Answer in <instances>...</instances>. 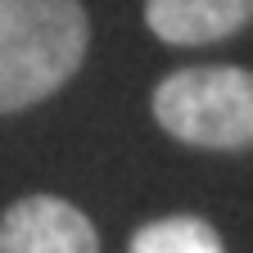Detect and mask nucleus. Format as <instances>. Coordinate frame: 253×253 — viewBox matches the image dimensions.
Returning <instances> with one entry per match:
<instances>
[{
    "label": "nucleus",
    "mask_w": 253,
    "mask_h": 253,
    "mask_svg": "<svg viewBox=\"0 0 253 253\" xmlns=\"http://www.w3.org/2000/svg\"><path fill=\"white\" fill-rule=\"evenodd\" d=\"M90 45L82 0H0V113L50 100Z\"/></svg>",
    "instance_id": "f257e3e1"
},
{
    "label": "nucleus",
    "mask_w": 253,
    "mask_h": 253,
    "mask_svg": "<svg viewBox=\"0 0 253 253\" xmlns=\"http://www.w3.org/2000/svg\"><path fill=\"white\" fill-rule=\"evenodd\" d=\"M126 253H226V249H221V235L204 217L176 212V217L145 221V226L131 235V249Z\"/></svg>",
    "instance_id": "39448f33"
},
{
    "label": "nucleus",
    "mask_w": 253,
    "mask_h": 253,
    "mask_svg": "<svg viewBox=\"0 0 253 253\" xmlns=\"http://www.w3.org/2000/svg\"><path fill=\"white\" fill-rule=\"evenodd\" d=\"M145 23L168 45H208L253 23V0H145Z\"/></svg>",
    "instance_id": "20e7f679"
},
{
    "label": "nucleus",
    "mask_w": 253,
    "mask_h": 253,
    "mask_svg": "<svg viewBox=\"0 0 253 253\" xmlns=\"http://www.w3.org/2000/svg\"><path fill=\"white\" fill-rule=\"evenodd\" d=\"M0 253H100V235L77 204L27 195L0 217Z\"/></svg>",
    "instance_id": "7ed1b4c3"
},
{
    "label": "nucleus",
    "mask_w": 253,
    "mask_h": 253,
    "mask_svg": "<svg viewBox=\"0 0 253 253\" xmlns=\"http://www.w3.org/2000/svg\"><path fill=\"white\" fill-rule=\"evenodd\" d=\"M158 126L199 149H253V73L235 63L176 68L154 86Z\"/></svg>",
    "instance_id": "f03ea898"
}]
</instances>
